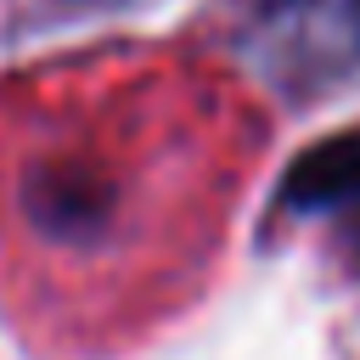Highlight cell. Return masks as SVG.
Instances as JSON below:
<instances>
[{
    "mask_svg": "<svg viewBox=\"0 0 360 360\" xmlns=\"http://www.w3.org/2000/svg\"><path fill=\"white\" fill-rule=\"evenodd\" d=\"M354 236H360V202H354Z\"/></svg>",
    "mask_w": 360,
    "mask_h": 360,
    "instance_id": "cell-5",
    "label": "cell"
},
{
    "mask_svg": "<svg viewBox=\"0 0 360 360\" xmlns=\"http://www.w3.org/2000/svg\"><path fill=\"white\" fill-rule=\"evenodd\" d=\"M68 6H124V0H68Z\"/></svg>",
    "mask_w": 360,
    "mask_h": 360,
    "instance_id": "cell-4",
    "label": "cell"
},
{
    "mask_svg": "<svg viewBox=\"0 0 360 360\" xmlns=\"http://www.w3.org/2000/svg\"><path fill=\"white\" fill-rule=\"evenodd\" d=\"M236 51L276 96L315 101L360 73V0H248Z\"/></svg>",
    "mask_w": 360,
    "mask_h": 360,
    "instance_id": "cell-1",
    "label": "cell"
},
{
    "mask_svg": "<svg viewBox=\"0 0 360 360\" xmlns=\"http://www.w3.org/2000/svg\"><path fill=\"white\" fill-rule=\"evenodd\" d=\"M281 202L287 208H354L360 202V129L315 141L309 152H298V163L281 180Z\"/></svg>",
    "mask_w": 360,
    "mask_h": 360,
    "instance_id": "cell-3",
    "label": "cell"
},
{
    "mask_svg": "<svg viewBox=\"0 0 360 360\" xmlns=\"http://www.w3.org/2000/svg\"><path fill=\"white\" fill-rule=\"evenodd\" d=\"M11 202H17V219L45 248H68V253L101 248L112 236V219H118L112 174L79 152H45V158L22 163Z\"/></svg>",
    "mask_w": 360,
    "mask_h": 360,
    "instance_id": "cell-2",
    "label": "cell"
}]
</instances>
